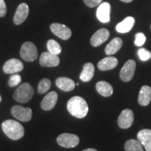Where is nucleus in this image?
<instances>
[{"label": "nucleus", "instance_id": "f257e3e1", "mask_svg": "<svg viewBox=\"0 0 151 151\" xmlns=\"http://www.w3.org/2000/svg\"><path fill=\"white\" fill-rule=\"evenodd\" d=\"M67 110L71 116L77 118H83L88 113V105L83 98L74 96L67 102Z\"/></svg>", "mask_w": 151, "mask_h": 151}, {"label": "nucleus", "instance_id": "f03ea898", "mask_svg": "<svg viewBox=\"0 0 151 151\" xmlns=\"http://www.w3.org/2000/svg\"><path fill=\"white\" fill-rule=\"evenodd\" d=\"M4 133L12 140H18L24 136V129L23 126L16 120H5L1 124Z\"/></svg>", "mask_w": 151, "mask_h": 151}, {"label": "nucleus", "instance_id": "7ed1b4c3", "mask_svg": "<svg viewBox=\"0 0 151 151\" xmlns=\"http://www.w3.org/2000/svg\"><path fill=\"white\" fill-rule=\"evenodd\" d=\"M35 91L32 86L28 83L20 85L14 93V98L19 103H27L32 98Z\"/></svg>", "mask_w": 151, "mask_h": 151}, {"label": "nucleus", "instance_id": "20e7f679", "mask_svg": "<svg viewBox=\"0 0 151 151\" xmlns=\"http://www.w3.org/2000/svg\"><path fill=\"white\" fill-rule=\"evenodd\" d=\"M20 57L26 62L35 61L38 58L37 47L32 42H24L20 49Z\"/></svg>", "mask_w": 151, "mask_h": 151}, {"label": "nucleus", "instance_id": "39448f33", "mask_svg": "<svg viewBox=\"0 0 151 151\" xmlns=\"http://www.w3.org/2000/svg\"><path fill=\"white\" fill-rule=\"evenodd\" d=\"M57 142L60 146L64 148H74L78 145L80 139L78 136L73 134L64 133L58 136L57 138Z\"/></svg>", "mask_w": 151, "mask_h": 151}, {"label": "nucleus", "instance_id": "423d86ee", "mask_svg": "<svg viewBox=\"0 0 151 151\" xmlns=\"http://www.w3.org/2000/svg\"><path fill=\"white\" fill-rule=\"evenodd\" d=\"M11 114L15 118L22 122L29 121L32 117V111L29 108L16 105L11 109Z\"/></svg>", "mask_w": 151, "mask_h": 151}, {"label": "nucleus", "instance_id": "0eeeda50", "mask_svg": "<svg viewBox=\"0 0 151 151\" xmlns=\"http://www.w3.org/2000/svg\"><path fill=\"white\" fill-rule=\"evenodd\" d=\"M136 69V62L133 60H129L126 62L120 72V77L124 82H129L134 77Z\"/></svg>", "mask_w": 151, "mask_h": 151}, {"label": "nucleus", "instance_id": "6e6552de", "mask_svg": "<svg viewBox=\"0 0 151 151\" xmlns=\"http://www.w3.org/2000/svg\"><path fill=\"white\" fill-rule=\"evenodd\" d=\"M50 28L55 35L63 40H68L71 36V29L65 24L54 22L50 24Z\"/></svg>", "mask_w": 151, "mask_h": 151}, {"label": "nucleus", "instance_id": "1a4fd4ad", "mask_svg": "<svg viewBox=\"0 0 151 151\" xmlns=\"http://www.w3.org/2000/svg\"><path fill=\"white\" fill-rule=\"evenodd\" d=\"M39 63L43 67H55L59 65L60 58L57 55L44 52L41 55Z\"/></svg>", "mask_w": 151, "mask_h": 151}, {"label": "nucleus", "instance_id": "9d476101", "mask_svg": "<svg viewBox=\"0 0 151 151\" xmlns=\"http://www.w3.org/2000/svg\"><path fill=\"white\" fill-rule=\"evenodd\" d=\"M134 122V113L130 109H124L118 117V124L122 129H128L132 126Z\"/></svg>", "mask_w": 151, "mask_h": 151}, {"label": "nucleus", "instance_id": "9b49d317", "mask_svg": "<svg viewBox=\"0 0 151 151\" xmlns=\"http://www.w3.org/2000/svg\"><path fill=\"white\" fill-rule=\"evenodd\" d=\"M24 65L20 60L13 58L5 62L3 66V71L8 74H14L22 71Z\"/></svg>", "mask_w": 151, "mask_h": 151}, {"label": "nucleus", "instance_id": "f8f14e48", "mask_svg": "<svg viewBox=\"0 0 151 151\" xmlns=\"http://www.w3.org/2000/svg\"><path fill=\"white\" fill-rule=\"evenodd\" d=\"M111 14V5L108 2H103L100 4L98 6L97 13V18L98 20L103 23H106L110 21Z\"/></svg>", "mask_w": 151, "mask_h": 151}, {"label": "nucleus", "instance_id": "ddd939ff", "mask_svg": "<svg viewBox=\"0 0 151 151\" xmlns=\"http://www.w3.org/2000/svg\"><path fill=\"white\" fill-rule=\"evenodd\" d=\"M109 36H110V33L108 29L105 28L99 29L91 37V39H90L91 45L94 47L99 46L109 39Z\"/></svg>", "mask_w": 151, "mask_h": 151}, {"label": "nucleus", "instance_id": "4468645a", "mask_svg": "<svg viewBox=\"0 0 151 151\" xmlns=\"http://www.w3.org/2000/svg\"><path fill=\"white\" fill-rule=\"evenodd\" d=\"M29 15V6L27 4L22 3L18 6L14 16V22L16 25L22 24Z\"/></svg>", "mask_w": 151, "mask_h": 151}, {"label": "nucleus", "instance_id": "2eb2a0df", "mask_svg": "<svg viewBox=\"0 0 151 151\" xmlns=\"http://www.w3.org/2000/svg\"><path fill=\"white\" fill-rule=\"evenodd\" d=\"M58 101V94L55 92H50L47 94L41 103V107L44 111H50L56 105Z\"/></svg>", "mask_w": 151, "mask_h": 151}, {"label": "nucleus", "instance_id": "dca6fc26", "mask_svg": "<svg viewBox=\"0 0 151 151\" xmlns=\"http://www.w3.org/2000/svg\"><path fill=\"white\" fill-rule=\"evenodd\" d=\"M137 139L146 151H151V129L141 130L138 133Z\"/></svg>", "mask_w": 151, "mask_h": 151}, {"label": "nucleus", "instance_id": "f3484780", "mask_svg": "<svg viewBox=\"0 0 151 151\" xmlns=\"http://www.w3.org/2000/svg\"><path fill=\"white\" fill-rule=\"evenodd\" d=\"M118 64V60L114 57H107L100 60L97 67L101 71H107L114 69Z\"/></svg>", "mask_w": 151, "mask_h": 151}, {"label": "nucleus", "instance_id": "a211bd4d", "mask_svg": "<svg viewBox=\"0 0 151 151\" xmlns=\"http://www.w3.org/2000/svg\"><path fill=\"white\" fill-rule=\"evenodd\" d=\"M151 101V88L148 86H143L139 91L138 102L142 106H146Z\"/></svg>", "mask_w": 151, "mask_h": 151}, {"label": "nucleus", "instance_id": "6ab92c4d", "mask_svg": "<svg viewBox=\"0 0 151 151\" xmlns=\"http://www.w3.org/2000/svg\"><path fill=\"white\" fill-rule=\"evenodd\" d=\"M55 83L56 86L60 90L65 92L71 91L74 89L76 86L74 81L71 80V78H67V77H60V78H57Z\"/></svg>", "mask_w": 151, "mask_h": 151}, {"label": "nucleus", "instance_id": "aec40b11", "mask_svg": "<svg viewBox=\"0 0 151 151\" xmlns=\"http://www.w3.org/2000/svg\"><path fill=\"white\" fill-rule=\"evenodd\" d=\"M135 22V19L132 16L127 17L122 22H119L116 26V30L119 33L129 32L133 27Z\"/></svg>", "mask_w": 151, "mask_h": 151}, {"label": "nucleus", "instance_id": "412c9836", "mask_svg": "<svg viewBox=\"0 0 151 151\" xmlns=\"http://www.w3.org/2000/svg\"><path fill=\"white\" fill-rule=\"evenodd\" d=\"M122 46V41L120 38L116 37L112 39L110 43L107 45L105 48V52L107 55H112L116 53L121 48Z\"/></svg>", "mask_w": 151, "mask_h": 151}, {"label": "nucleus", "instance_id": "4be33fe9", "mask_svg": "<svg viewBox=\"0 0 151 151\" xmlns=\"http://www.w3.org/2000/svg\"><path fill=\"white\" fill-rule=\"evenodd\" d=\"M96 89L103 97H110L113 92L112 86L106 81H99L96 84Z\"/></svg>", "mask_w": 151, "mask_h": 151}, {"label": "nucleus", "instance_id": "5701e85b", "mask_svg": "<svg viewBox=\"0 0 151 151\" xmlns=\"http://www.w3.org/2000/svg\"><path fill=\"white\" fill-rule=\"evenodd\" d=\"M94 73V67L90 62L86 63L83 66L82 72L80 74V79L84 82H88L93 78Z\"/></svg>", "mask_w": 151, "mask_h": 151}, {"label": "nucleus", "instance_id": "b1692460", "mask_svg": "<svg viewBox=\"0 0 151 151\" xmlns=\"http://www.w3.org/2000/svg\"><path fill=\"white\" fill-rule=\"evenodd\" d=\"M124 150L125 151H143L141 143L135 139H129L126 141Z\"/></svg>", "mask_w": 151, "mask_h": 151}, {"label": "nucleus", "instance_id": "393cba45", "mask_svg": "<svg viewBox=\"0 0 151 151\" xmlns=\"http://www.w3.org/2000/svg\"><path fill=\"white\" fill-rule=\"evenodd\" d=\"M47 48L48 52L54 55H59L62 52V48L60 45L53 39H50L47 42Z\"/></svg>", "mask_w": 151, "mask_h": 151}, {"label": "nucleus", "instance_id": "a878e982", "mask_svg": "<svg viewBox=\"0 0 151 151\" xmlns=\"http://www.w3.org/2000/svg\"><path fill=\"white\" fill-rule=\"evenodd\" d=\"M51 87V82L48 78H43L38 85V92L39 94H44L50 90Z\"/></svg>", "mask_w": 151, "mask_h": 151}, {"label": "nucleus", "instance_id": "bb28decb", "mask_svg": "<svg viewBox=\"0 0 151 151\" xmlns=\"http://www.w3.org/2000/svg\"><path fill=\"white\" fill-rule=\"evenodd\" d=\"M138 55L141 61H147L151 58V52L144 48H141L138 50Z\"/></svg>", "mask_w": 151, "mask_h": 151}, {"label": "nucleus", "instance_id": "cd10ccee", "mask_svg": "<svg viewBox=\"0 0 151 151\" xmlns=\"http://www.w3.org/2000/svg\"><path fill=\"white\" fill-rule=\"evenodd\" d=\"M146 41V37L144 34L142 32H139L136 34L134 44L137 46H142Z\"/></svg>", "mask_w": 151, "mask_h": 151}, {"label": "nucleus", "instance_id": "c85d7f7f", "mask_svg": "<svg viewBox=\"0 0 151 151\" xmlns=\"http://www.w3.org/2000/svg\"><path fill=\"white\" fill-rule=\"evenodd\" d=\"M21 82V76L19 74H13L9 78L8 84L10 87H15L18 86Z\"/></svg>", "mask_w": 151, "mask_h": 151}, {"label": "nucleus", "instance_id": "c756f323", "mask_svg": "<svg viewBox=\"0 0 151 151\" xmlns=\"http://www.w3.org/2000/svg\"><path fill=\"white\" fill-rule=\"evenodd\" d=\"M83 1L90 8H94V7L99 5L102 0H83Z\"/></svg>", "mask_w": 151, "mask_h": 151}, {"label": "nucleus", "instance_id": "7c9ffc66", "mask_svg": "<svg viewBox=\"0 0 151 151\" xmlns=\"http://www.w3.org/2000/svg\"><path fill=\"white\" fill-rule=\"evenodd\" d=\"M6 5L4 0H0V18L4 17L6 14Z\"/></svg>", "mask_w": 151, "mask_h": 151}, {"label": "nucleus", "instance_id": "2f4dec72", "mask_svg": "<svg viewBox=\"0 0 151 151\" xmlns=\"http://www.w3.org/2000/svg\"><path fill=\"white\" fill-rule=\"evenodd\" d=\"M83 151H98V150H96V149H94V148H87V149H86V150H84Z\"/></svg>", "mask_w": 151, "mask_h": 151}, {"label": "nucleus", "instance_id": "473e14b6", "mask_svg": "<svg viewBox=\"0 0 151 151\" xmlns=\"http://www.w3.org/2000/svg\"><path fill=\"white\" fill-rule=\"evenodd\" d=\"M120 1H123V2H125V3H130V2H132L133 0H120Z\"/></svg>", "mask_w": 151, "mask_h": 151}, {"label": "nucleus", "instance_id": "72a5a7b5", "mask_svg": "<svg viewBox=\"0 0 151 151\" xmlns=\"http://www.w3.org/2000/svg\"><path fill=\"white\" fill-rule=\"evenodd\" d=\"M1 95H0V102H1Z\"/></svg>", "mask_w": 151, "mask_h": 151}, {"label": "nucleus", "instance_id": "f704fd0d", "mask_svg": "<svg viewBox=\"0 0 151 151\" xmlns=\"http://www.w3.org/2000/svg\"><path fill=\"white\" fill-rule=\"evenodd\" d=\"M150 28H151V25H150Z\"/></svg>", "mask_w": 151, "mask_h": 151}]
</instances>
